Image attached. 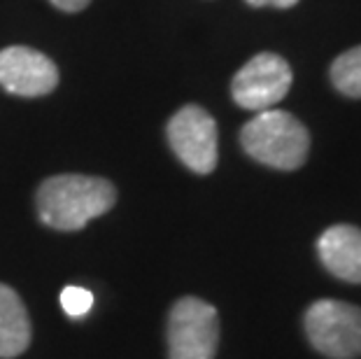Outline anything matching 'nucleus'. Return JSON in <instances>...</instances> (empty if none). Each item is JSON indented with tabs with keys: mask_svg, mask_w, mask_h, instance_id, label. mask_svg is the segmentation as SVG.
I'll use <instances>...</instances> for the list:
<instances>
[{
	"mask_svg": "<svg viewBox=\"0 0 361 359\" xmlns=\"http://www.w3.org/2000/svg\"><path fill=\"white\" fill-rule=\"evenodd\" d=\"M117 189L91 175H54L37 189V215L56 231H80L112 210Z\"/></svg>",
	"mask_w": 361,
	"mask_h": 359,
	"instance_id": "obj_1",
	"label": "nucleus"
},
{
	"mask_svg": "<svg viewBox=\"0 0 361 359\" xmlns=\"http://www.w3.org/2000/svg\"><path fill=\"white\" fill-rule=\"evenodd\" d=\"M240 142L255 162L278 171L301 168L310 152L308 128L291 112L273 108L259 112L243 126Z\"/></svg>",
	"mask_w": 361,
	"mask_h": 359,
	"instance_id": "obj_2",
	"label": "nucleus"
},
{
	"mask_svg": "<svg viewBox=\"0 0 361 359\" xmlns=\"http://www.w3.org/2000/svg\"><path fill=\"white\" fill-rule=\"evenodd\" d=\"M305 334L329 359L361 357V308L348 301L319 299L305 310Z\"/></svg>",
	"mask_w": 361,
	"mask_h": 359,
	"instance_id": "obj_3",
	"label": "nucleus"
},
{
	"mask_svg": "<svg viewBox=\"0 0 361 359\" xmlns=\"http://www.w3.org/2000/svg\"><path fill=\"white\" fill-rule=\"evenodd\" d=\"M219 346V315L207 301L184 296L168 317L171 359H214Z\"/></svg>",
	"mask_w": 361,
	"mask_h": 359,
	"instance_id": "obj_4",
	"label": "nucleus"
},
{
	"mask_svg": "<svg viewBox=\"0 0 361 359\" xmlns=\"http://www.w3.org/2000/svg\"><path fill=\"white\" fill-rule=\"evenodd\" d=\"M168 142L178 159L198 175L217 168V124L198 105H184L168 121Z\"/></svg>",
	"mask_w": 361,
	"mask_h": 359,
	"instance_id": "obj_5",
	"label": "nucleus"
},
{
	"mask_svg": "<svg viewBox=\"0 0 361 359\" xmlns=\"http://www.w3.org/2000/svg\"><path fill=\"white\" fill-rule=\"evenodd\" d=\"M291 68L278 54L264 51L252 56L240 71L235 73L231 94L233 101L245 110L264 112L278 105L291 89Z\"/></svg>",
	"mask_w": 361,
	"mask_h": 359,
	"instance_id": "obj_6",
	"label": "nucleus"
},
{
	"mask_svg": "<svg viewBox=\"0 0 361 359\" xmlns=\"http://www.w3.org/2000/svg\"><path fill=\"white\" fill-rule=\"evenodd\" d=\"M59 84L56 63L30 47H7L0 51V87L12 96H47Z\"/></svg>",
	"mask_w": 361,
	"mask_h": 359,
	"instance_id": "obj_7",
	"label": "nucleus"
},
{
	"mask_svg": "<svg viewBox=\"0 0 361 359\" xmlns=\"http://www.w3.org/2000/svg\"><path fill=\"white\" fill-rule=\"evenodd\" d=\"M317 255L331 276L361 285V229L352 224L329 226L317 241Z\"/></svg>",
	"mask_w": 361,
	"mask_h": 359,
	"instance_id": "obj_8",
	"label": "nucleus"
},
{
	"mask_svg": "<svg viewBox=\"0 0 361 359\" xmlns=\"http://www.w3.org/2000/svg\"><path fill=\"white\" fill-rule=\"evenodd\" d=\"M30 343V320L24 301L0 282V359L19 357Z\"/></svg>",
	"mask_w": 361,
	"mask_h": 359,
	"instance_id": "obj_9",
	"label": "nucleus"
},
{
	"mask_svg": "<svg viewBox=\"0 0 361 359\" xmlns=\"http://www.w3.org/2000/svg\"><path fill=\"white\" fill-rule=\"evenodd\" d=\"M331 82L341 94L361 98V44L343 51L331 66Z\"/></svg>",
	"mask_w": 361,
	"mask_h": 359,
	"instance_id": "obj_10",
	"label": "nucleus"
},
{
	"mask_svg": "<svg viewBox=\"0 0 361 359\" xmlns=\"http://www.w3.org/2000/svg\"><path fill=\"white\" fill-rule=\"evenodd\" d=\"M61 308L66 310L68 317L80 320L84 315H89L91 308H94V294L84 287L68 285L63 292H61Z\"/></svg>",
	"mask_w": 361,
	"mask_h": 359,
	"instance_id": "obj_11",
	"label": "nucleus"
},
{
	"mask_svg": "<svg viewBox=\"0 0 361 359\" xmlns=\"http://www.w3.org/2000/svg\"><path fill=\"white\" fill-rule=\"evenodd\" d=\"M49 3L63 12H80L91 3V0H49Z\"/></svg>",
	"mask_w": 361,
	"mask_h": 359,
	"instance_id": "obj_12",
	"label": "nucleus"
},
{
	"mask_svg": "<svg viewBox=\"0 0 361 359\" xmlns=\"http://www.w3.org/2000/svg\"><path fill=\"white\" fill-rule=\"evenodd\" d=\"M252 7H280V10H287V7H294L298 0H247Z\"/></svg>",
	"mask_w": 361,
	"mask_h": 359,
	"instance_id": "obj_13",
	"label": "nucleus"
}]
</instances>
